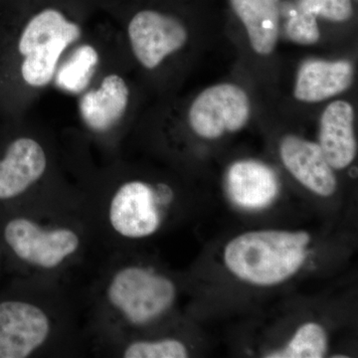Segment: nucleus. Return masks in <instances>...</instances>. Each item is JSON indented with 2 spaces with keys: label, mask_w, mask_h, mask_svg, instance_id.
Instances as JSON below:
<instances>
[{
  "label": "nucleus",
  "mask_w": 358,
  "mask_h": 358,
  "mask_svg": "<svg viewBox=\"0 0 358 358\" xmlns=\"http://www.w3.org/2000/svg\"><path fill=\"white\" fill-rule=\"evenodd\" d=\"M286 33L292 41L301 45L317 43L320 37L317 17L300 8L294 9L289 13Z\"/></svg>",
  "instance_id": "19"
},
{
  "label": "nucleus",
  "mask_w": 358,
  "mask_h": 358,
  "mask_svg": "<svg viewBox=\"0 0 358 358\" xmlns=\"http://www.w3.org/2000/svg\"><path fill=\"white\" fill-rule=\"evenodd\" d=\"M280 155L289 173L310 192L324 197L336 192V174L319 143L287 136L280 145Z\"/></svg>",
  "instance_id": "9"
},
{
  "label": "nucleus",
  "mask_w": 358,
  "mask_h": 358,
  "mask_svg": "<svg viewBox=\"0 0 358 358\" xmlns=\"http://www.w3.org/2000/svg\"><path fill=\"white\" fill-rule=\"evenodd\" d=\"M4 239L21 260L44 268L58 267L80 247V238L74 231L45 229L27 218L9 221L4 229Z\"/></svg>",
  "instance_id": "4"
},
{
  "label": "nucleus",
  "mask_w": 358,
  "mask_h": 358,
  "mask_svg": "<svg viewBox=\"0 0 358 358\" xmlns=\"http://www.w3.org/2000/svg\"><path fill=\"white\" fill-rule=\"evenodd\" d=\"M109 221L122 237L138 239L155 234L162 217L152 186L143 181L122 185L110 200Z\"/></svg>",
  "instance_id": "8"
},
{
  "label": "nucleus",
  "mask_w": 358,
  "mask_h": 358,
  "mask_svg": "<svg viewBox=\"0 0 358 358\" xmlns=\"http://www.w3.org/2000/svg\"><path fill=\"white\" fill-rule=\"evenodd\" d=\"M355 112L345 101H336L322 113L320 124L319 145L334 169L350 166L357 157Z\"/></svg>",
  "instance_id": "11"
},
{
  "label": "nucleus",
  "mask_w": 358,
  "mask_h": 358,
  "mask_svg": "<svg viewBox=\"0 0 358 358\" xmlns=\"http://www.w3.org/2000/svg\"><path fill=\"white\" fill-rule=\"evenodd\" d=\"M298 8L334 22H345L353 13L352 0H301Z\"/></svg>",
  "instance_id": "20"
},
{
  "label": "nucleus",
  "mask_w": 358,
  "mask_h": 358,
  "mask_svg": "<svg viewBox=\"0 0 358 358\" xmlns=\"http://www.w3.org/2000/svg\"><path fill=\"white\" fill-rule=\"evenodd\" d=\"M129 37L141 64L147 69H155L166 56L185 46L187 31L171 16L143 10L129 22Z\"/></svg>",
  "instance_id": "7"
},
{
  "label": "nucleus",
  "mask_w": 358,
  "mask_h": 358,
  "mask_svg": "<svg viewBox=\"0 0 358 358\" xmlns=\"http://www.w3.org/2000/svg\"><path fill=\"white\" fill-rule=\"evenodd\" d=\"M98 63L99 54L94 47L91 45L80 46L59 68L56 84L59 88L70 93H81L88 87Z\"/></svg>",
  "instance_id": "16"
},
{
  "label": "nucleus",
  "mask_w": 358,
  "mask_h": 358,
  "mask_svg": "<svg viewBox=\"0 0 358 358\" xmlns=\"http://www.w3.org/2000/svg\"><path fill=\"white\" fill-rule=\"evenodd\" d=\"M50 331V320L37 306L20 301L0 303V358L29 357Z\"/></svg>",
  "instance_id": "6"
},
{
  "label": "nucleus",
  "mask_w": 358,
  "mask_h": 358,
  "mask_svg": "<svg viewBox=\"0 0 358 358\" xmlns=\"http://www.w3.org/2000/svg\"><path fill=\"white\" fill-rule=\"evenodd\" d=\"M310 236L305 231H250L224 249V263L238 279L270 287L293 277L305 264Z\"/></svg>",
  "instance_id": "1"
},
{
  "label": "nucleus",
  "mask_w": 358,
  "mask_h": 358,
  "mask_svg": "<svg viewBox=\"0 0 358 358\" xmlns=\"http://www.w3.org/2000/svg\"><path fill=\"white\" fill-rule=\"evenodd\" d=\"M46 155L36 141L17 138L0 160V200L14 199L25 192L43 176Z\"/></svg>",
  "instance_id": "10"
},
{
  "label": "nucleus",
  "mask_w": 358,
  "mask_h": 358,
  "mask_svg": "<svg viewBox=\"0 0 358 358\" xmlns=\"http://www.w3.org/2000/svg\"><path fill=\"white\" fill-rule=\"evenodd\" d=\"M353 77L355 70L348 61L308 60L299 70L294 96L301 102H322L350 88Z\"/></svg>",
  "instance_id": "13"
},
{
  "label": "nucleus",
  "mask_w": 358,
  "mask_h": 358,
  "mask_svg": "<svg viewBox=\"0 0 358 358\" xmlns=\"http://www.w3.org/2000/svg\"><path fill=\"white\" fill-rule=\"evenodd\" d=\"M129 96V88L124 79L117 75H109L103 80L100 88L89 92L82 99V117L94 131H107L124 115Z\"/></svg>",
  "instance_id": "14"
},
{
  "label": "nucleus",
  "mask_w": 358,
  "mask_h": 358,
  "mask_svg": "<svg viewBox=\"0 0 358 358\" xmlns=\"http://www.w3.org/2000/svg\"><path fill=\"white\" fill-rule=\"evenodd\" d=\"M246 92L234 84H219L205 90L190 107L189 124L199 136L214 140L226 131L235 133L249 121Z\"/></svg>",
  "instance_id": "5"
},
{
  "label": "nucleus",
  "mask_w": 358,
  "mask_h": 358,
  "mask_svg": "<svg viewBox=\"0 0 358 358\" xmlns=\"http://www.w3.org/2000/svg\"><path fill=\"white\" fill-rule=\"evenodd\" d=\"M231 199L246 209H262L274 201L279 180L272 169L255 160L235 162L227 173Z\"/></svg>",
  "instance_id": "12"
},
{
  "label": "nucleus",
  "mask_w": 358,
  "mask_h": 358,
  "mask_svg": "<svg viewBox=\"0 0 358 358\" xmlns=\"http://www.w3.org/2000/svg\"><path fill=\"white\" fill-rule=\"evenodd\" d=\"M126 358H185L188 350L176 339H162L155 341H136L124 350Z\"/></svg>",
  "instance_id": "18"
},
{
  "label": "nucleus",
  "mask_w": 358,
  "mask_h": 358,
  "mask_svg": "<svg viewBox=\"0 0 358 358\" xmlns=\"http://www.w3.org/2000/svg\"><path fill=\"white\" fill-rule=\"evenodd\" d=\"M81 36V29L60 11L45 9L26 25L18 50L24 56L21 74L28 85L45 86L51 81L63 51Z\"/></svg>",
  "instance_id": "2"
},
{
  "label": "nucleus",
  "mask_w": 358,
  "mask_h": 358,
  "mask_svg": "<svg viewBox=\"0 0 358 358\" xmlns=\"http://www.w3.org/2000/svg\"><path fill=\"white\" fill-rule=\"evenodd\" d=\"M176 294L171 280L136 266L120 270L107 289L110 305L134 324H147L166 313Z\"/></svg>",
  "instance_id": "3"
},
{
  "label": "nucleus",
  "mask_w": 358,
  "mask_h": 358,
  "mask_svg": "<svg viewBox=\"0 0 358 358\" xmlns=\"http://www.w3.org/2000/svg\"><path fill=\"white\" fill-rule=\"evenodd\" d=\"M327 350V336L317 322H308L298 329L289 345L282 350L270 353L271 358H320Z\"/></svg>",
  "instance_id": "17"
},
{
  "label": "nucleus",
  "mask_w": 358,
  "mask_h": 358,
  "mask_svg": "<svg viewBox=\"0 0 358 358\" xmlns=\"http://www.w3.org/2000/svg\"><path fill=\"white\" fill-rule=\"evenodd\" d=\"M242 21L250 43L260 55H268L277 46L280 30L279 0H230Z\"/></svg>",
  "instance_id": "15"
}]
</instances>
